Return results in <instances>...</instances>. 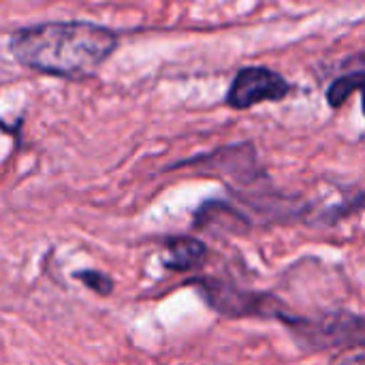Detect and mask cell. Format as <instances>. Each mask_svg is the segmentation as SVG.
<instances>
[{"mask_svg":"<svg viewBox=\"0 0 365 365\" xmlns=\"http://www.w3.org/2000/svg\"><path fill=\"white\" fill-rule=\"evenodd\" d=\"M73 276L77 280H81L90 291H94L101 297H109L111 291H113V280L107 274H103V272H94V269H86L83 272L81 269V272H75Z\"/></svg>","mask_w":365,"mask_h":365,"instance_id":"obj_7","label":"cell"},{"mask_svg":"<svg viewBox=\"0 0 365 365\" xmlns=\"http://www.w3.org/2000/svg\"><path fill=\"white\" fill-rule=\"evenodd\" d=\"M207 257V246L192 237H173L167 242L165 267L171 272H190L203 265Z\"/></svg>","mask_w":365,"mask_h":365,"instance_id":"obj_5","label":"cell"},{"mask_svg":"<svg viewBox=\"0 0 365 365\" xmlns=\"http://www.w3.org/2000/svg\"><path fill=\"white\" fill-rule=\"evenodd\" d=\"M331 365H365V349H355V351L338 357Z\"/></svg>","mask_w":365,"mask_h":365,"instance_id":"obj_8","label":"cell"},{"mask_svg":"<svg viewBox=\"0 0 365 365\" xmlns=\"http://www.w3.org/2000/svg\"><path fill=\"white\" fill-rule=\"evenodd\" d=\"M291 92V83L267 66L242 68L227 92V105L233 109H250L265 101H282Z\"/></svg>","mask_w":365,"mask_h":365,"instance_id":"obj_4","label":"cell"},{"mask_svg":"<svg viewBox=\"0 0 365 365\" xmlns=\"http://www.w3.org/2000/svg\"><path fill=\"white\" fill-rule=\"evenodd\" d=\"M353 92H361L365 115V58L364 66H359L355 71H349V73H344V75H340L338 79L331 81V86L327 88V103L331 107H342Z\"/></svg>","mask_w":365,"mask_h":365,"instance_id":"obj_6","label":"cell"},{"mask_svg":"<svg viewBox=\"0 0 365 365\" xmlns=\"http://www.w3.org/2000/svg\"><path fill=\"white\" fill-rule=\"evenodd\" d=\"M284 323L295 331L297 340L312 351H325L331 346L365 349V319L357 314L329 312L312 321L289 314Z\"/></svg>","mask_w":365,"mask_h":365,"instance_id":"obj_3","label":"cell"},{"mask_svg":"<svg viewBox=\"0 0 365 365\" xmlns=\"http://www.w3.org/2000/svg\"><path fill=\"white\" fill-rule=\"evenodd\" d=\"M192 284L212 310L227 319H278L284 323L289 317L284 304L272 293L244 291L214 278H197Z\"/></svg>","mask_w":365,"mask_h":365,"instance_id":"obj_2","label":"cell"},{"mask_svg":"<svg viewBox=\"0 0 365 365\" xmlns=\"http://www.w3.org/2000/svg\"><path fill=\"white\" fill-rule=\"evenodd\" d=\"M118 47V34L92 21H43L19 28L9 38V49L24 66L58 75L86 77L96 71Z\"/></svg>","mask_w":365,"mask_h":365,"instance_id":"obj_1","label":"cell"}]
</instances>
